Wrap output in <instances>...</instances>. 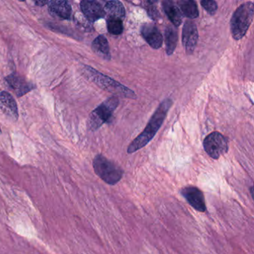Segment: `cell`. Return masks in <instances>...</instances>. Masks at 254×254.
<instances>
[{
  "label": "cell",
  "instance_id": "cell-1",
  "mask_svg": "<svg viewBox=\"0 0 254 254\" xmlns=\"http://www.w3.org/2000/svg\"><path fill=\"white\" fill-rule=\"evenodd\" d=\"M172 105V100L166 99L159 105L154 115L151 116L144 131L130 144L128 148V154H133L138 150L144 148L151 142L163 125L168 112Z\"/></svg>",
  "mask_w": 254,
  "mask_h": 254
},
{
  "label": "cell",
  "instance_id": "cell-2",
  "mask_svg": "<svg viewBox=\"0 0 254 254\" xmlns=\"http://www.w3.org/2000/svg\"><path fill=\"white\" fill-rule=\"evenodd\" d=\"M84 70L87 76L103 90L113 93L115 96H122L127 99H134L137 98L135 93L131 89L122 85L113 78L101 73L95 69L89 66H85L84 67Z\"/></svg>",
  "mask_w": 254,
  "mask_h": 254
},
{
  "label": "cell",
  "instance_id": "cell-3",
  "mask_svg": "<svg viewBox=\"0 0 254 254\" xmlns=\"http://www.w3.org/2000/svg\"><path fill=\"white\" fill-rule=\"evenodd\" d=\"M254 5L251 2L242 4L235 11L230 20V30L234 40L244 37L254 20Z\"/></svg>",
  "mask_w": 254,
  "mask_h": 254
},
{
  "label": "cell",
  "instance_id": "cell-4",
  "mask_svg": "<svg viewBox=\"0 0 254 254\" xmlns=\"http://www.w3.org/2000/svg\"><path fill=\"white\" fill-rule=\"evenodd\" d=\"M93 166L95 173L108 184L112 186L117 184L123 177L124 171L122 168L102 154L95 157Z\"/></svg>",
  "mask_w": 254,
  "mask_h": 254
},
{
  "label": "cell",
  "instance_id": "cell-5",
  "mask_svg": "<svg viewBox=\"0 0 254 254\" xmlns=\"http://www.w3.org/2000/svg\"><path fill=\"white\" fill-rule=\"evenodd\" d=\"M119 105V99L113 96L108 98L103 103L96 108L89 117L87 127L92 131H97L103 124L111 118L115 110Z\"/></svg>",
  "mask_w": 254,
  "mask_h": 254
},
{
  "label": "cell",
  "instance_id": "cell-6",
  "mask_svg": "<svg viewBox=\"0 0 254 254\" xmlns=\"http://www.w3.org/2000/svg\"><path fill=\"white\" fill-rule=\"evenodd\" d=\"M204 148L211 158L218 160L228 151V140L220 133L213 132L204 139Z\"/></svg>",
  "mask_w": 254,
  "mask_h": 254
},
{
  "label": "cell",
  "instance_id": "cell-7",
  "mask_svg": "<svg viewBox=\"0 0 254 254\" xmlns=\"http://www.w3.org/2000/svg\"><path fill=\"white\" fill-rule=\"evenodd\" d=\"M180 192L192 208L200 213H206L207 209L205 197L199 188L195 186H185Z\"/></svg>",
  "mask_w": 254,
  "mask_h": 254
},
{
  "label": "cell",
  "instance_id": "cell-8",
  "mask_svg": "<svg viewBox=\"0 0 254 254\" xmlns=\"http://www.w3.org/2000/svg\"><path fill=\"white\" fill-rule=\"evenodd\" d=\"M198 40V32L196 25L192 20H186L182 32V43L188 55L195 51Z\"/></svg>",
  "mask_w": 254,
  "mask_h": 254
},
{
  "label": "cell",
  "instance_id": "cell-9",
  "mask_svg": "<svg viewBox=\"0 0 254 254\" xmlns=\"http://www.w3.org/2000/svg\"><path fill=\"white\" fill-rule=\"evenodd\" d=\"M143 38L153 49H158L163 45V38L157 26L151 23H145L140 29Z\"/></svg>",
  "mask_w": 254,
  "mask_h": 254
},
{
  "label": "cell",
  "instance_id": "cell-10",
  "mask_svg": "<svg viewBox=\"0 0 254 254\" xmlns=\"http://www.w3.org/2000/svg\"><path fill=\"white\" fill-rule=\"evenodd\" d=\"M80 5L81 11L89 21L96 22L105 17V9L99 2L84 0L81 2Z\"/></svg>",
  "mask_w": 254,
  "mask_h": 254
},
{
  "label": "cell",
  "instance_id": "cell-11",
  "mask_svg": "<svg viewBox=\"0 0 254 254\" xmlns=\"http://www.w3.org/2000/svg\"><path fill=\"white\" fill-rule=\"evenodd\" d=\"M5 81L8 87L16 93L18 97L26 94L35 87L33 84L28 82L24 78L20 77L17 74H11L8 75L5 78Z\"/></svg>",
  "mask_w": 254,
  "mask_h": 254
},
{
  "label": "cell",
  "instance_id": "cell-12",
  "mask_svg": "<svg viewBox=\"0 0 254 254\" xmlns=\"http://www.w3.org/2000/svg\"><path fill=\"white\" fill-rule=\"evenodd\" d=\"M0 110L5 116L16 121L18 119V109L13 96L6 91L0 93Z\"/></svg>",
  "mask_w": 254,
  "mask_h": 254
},
{
  "label": "cell",
  "instance_id": "cell-13",
  "mask_svg": "<svg viewBox=\"0 0 254 254\" xmlns=\"http://www.w3.org/2000/svg\"><path fill=\"white\" fill-rule=\"evenodd\" d=\"M49 14L60 20H69L72 15V8L67 1H50L48 2Z\"/></svg>",
  "mask_w": 254,
  "mask_h": 254
},
{
  "label": "cell",
  "instance_id": "cell-14",
  "mask_svg": "<svg viewBox=\"0 0 254 254\" xmlns=\"http://www.w3.org/2000/svg\"><path fill=\"white\" fill-rule=\"evenodd\" d=\"M92 49L93 52L105 61H110L111 59L110 46L108 40L104 35H99L92 43Z\"/></svg>",
  "mask_w": 254,
  "mask_h": 254
},
{
  "label": "cell",
  "instance_id": "cell-15",
  "mask_svg": "<svg viewBox=\"0 0 254 254\" xmlns=\"http://www.w3.org/2000/svg\"><path fill=\"white\" fill-rule=\"evenodd\" d=\"M162 5L165 13L169 17V20L173 23L174 26H181L182 23V14L175 2L171 0H165L162 2Z\"/></svg>",
  "mask_w": 254,
  "mask_h": 254
},
{
  "label": "cell",
  "instance_id": "cell-16",
  "mask_svg": "<svg viewBox=\"0 0 254 254\" xmlns=\"http://www.w3.org/2000/svg\"><path fill=\"white\" fill-rule=\"evenodd\" d=\"M178 32L175 27L168 26L165 30V43H166V51L168 55H172L175 52V48L178 44Z\"/></svg>",
  "mask_w": 254,
  "mask_h": 254
},
{
  "label": "cell",
  "instance_id": "cell-17",
  "mask_svg": "<svg viewBox=\"0 0 254 254\" xmlns=\"http://www.w3.org/2000/svg\"><path fill=\"white\" fill-rule=\"evenodd\" d=\"M105 14L108 13V17L122 19L125 17V9L123 4L119 1H109L105 7Z\"/></svg>",
  "mask_w": 254,
  "mask_h": 254
},
{
  "label": "cell",
  "instance_id": "cell-18",
  "mask_svg": "<svg viewBox=\"0 0 254 254\" xmlns=\"http://www.w3.org/2000/svg\"><path fill=\"white\" fill-rule=\"evenodd\" d=\"M179 6L183 15L188 18L195 19L199 16L198 5L193 0H181Z\"/></svg>",
  "mask_w": 254,
  "mask_h": 254
},
{
  "label": "cell",
  "instance_id": "cell-19",
  "mask_svg": "<svg viewBox=\"0 0 254 254\" xmlns=\"http://www.w3.org/2000/svg\"><path fill=\"white\" fill-rule=\"evenodd\" d=\"M108 32L113 35H119L123 32L122 20L114 17H108L107 20Z\"/></svg>",
  "mask_w": 254,
  "mask_h": 254
},
{
  "label": "cell",
  "instance_id": "cell-20",
  "mask_svg": "<svg viewBox=\"0 0 254 254\" xmlns=\"http://www.w3.org/2000/svg\"><path fill=\"white\" fill-rule=\"evenodd\" d=\"M201 5L203 8L210 14V15H214L216 11L218 10V5L216 2L213 0H202L201 2Z\"/></svg>",
  "mask_w": 254,
  "mask_h": 254
},
{
  "label": "cell",
  "instance_id": "cell-21",
  "mask_svg": "<svg viewBox=\"0 0 254 254\" xmlns=\"http://www.w3.org/2000/svg\"><path fill=\"white\" fill-rule=\"evenodd\" d=\"M147 6L146 10H148V15L151 17L153 20H157V17H159L158 11L156 8L155 5H153L154 2L148 1L146 2Z\"/></svg>",
  "mask_w": 254,
  "mask_h": 254
},
{
  "label": "cell",
  "instance_id": "cell-22",
  "mask_svg": "<svg viewBox=\"0 0 254 254\" xmlns=\"http://www.w3.org/2000/svg\"><path fill=\"white\" fill-rule=\"evenodd\" d=\"M35 3H36V5H38V6H43V5L47 4L48 2H46V1H44V2H43V1H37Z\"/></svg>",
  "mask_w": 254,
  "mask_h": 254
},
{
  "label": "cell",
  "instance_id": "cell-23",
  "mask_svg": "<svg viewBox=\"0 0 254 254\" xmlns=\"http://www.w3.org/2000/svg\"><path fill=\"white\" fill-rule=\"evenodd\" d=\"M251 195L253 198V195H254V187H253V186H251Z\"/></svg>",
  "mask_w": 254,
  "mask_h": 254
},
{
  "label": "cell",
  "instance_id": "cell-24",
  "mask_svg": "<svg viewBox=\"0 0 254 254\" xmlns=\"http://www.w3.org/2000/svg\"><path fill=\"white\" fill-rule=\"evenodd\" d=\"M2 134V131H1V128H0V134Z\"/></svg>",
  "mask_w": 254,
  "mask_h": 254
}]
</instances>
